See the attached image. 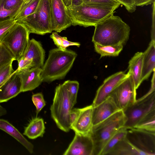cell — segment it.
<instances>
[{
  "instance_id": "1",
  "label": "cell",
  "mask_w": 155,
  "mask_h": 155,
  "mask_svg": "<svg viewBox=\"0 0 155 155\" xmlns=\"http://www.w3.org/2000/svg\"><path fill=\"white\" fill-rule=\"evenodd\" d=\"M94 27L92 40L94 43L103 46L124 45L129 39L130 28L119 16L113 15Z\"/></svg>"
},
{
  "instance_id": "2",
  "label": "cell",
  "mask_w": 155,
  "mask_h": 155,
  "mask_svg": "<svg viewBox=\"0 0 155 155\" xmlns=\"http://www.w3.org/2000/svg\"><path fill=\"white\" fill-rule=\"evenodd\" d=\"M119 6L83 3L78 5L66 8L72 25L87 27L95 26L110 17Z\"/></svg>"
},
{
  "instance_id": "3",
  "label": "cell",
  "mask_w": 155,
  "mask_h": 155,
  "mask_svg": "<svg viewBox=\"0 0 155 155\" xmlns=\"http://www.w3.org/2000/svg\"><path fill=\"white\" fill-rule=\"evenodd\" d=\"M77 56L75 52L67 49L51 50L41 68V76L42 82L50 83L64 78L72 67Z\"/></svg>"
},
{
  "instance_id": "4",
  "label": "cell",
  "mask_w": 155,
  "mask_h": 155,
  "mask_svg": "<svg viewBox=\"0 0 155 155\" xmlns=\"http://www.w3.org/2000/svg\"><path fill=\"white\" fill-rule=\"evenodd\" d=\"M125 121L123 112L120 110L104 120L93 126L89 133L94 144L93 155H100L110 138L119 129L124 127Z\"/></svg>"
},
{
  "instance_id": "5",
  "label": "cell",
  "mask_w": 155,
  "mask_h": 155,
  "mask_svg": "<svg viewBox=\"0 0 155 155\" xmlns=\"http://www.w3.org/2000/svg\"><path fill=\"white\" fill-rule=\"evenodd\" d=\"M73 107L64 83L57 86L50 108L51 115L57 127L65 132L71 129L69 115Z\"/></svg>"
},
{
  "instance_id": "6",
  "label": "cell",
  "mask_w": 155,
  "mask_h": 155,
  "mask_svg": "<svg viewBox=\"0 0 155 155\" xmlns=\"http://www.w3.org/2000/svg\"><path fill=\"white\" fill-rule=\"evenodd\" d=\"M16 22L25 26L30 33L43 35L51 33L49 0H41L33 13Z\"/></svg>"
},
{
  "instance_id": "7",
  "label": "cell",
  "mask_w": 155,
  "mask_h": 155,
  "mask_svg": "<svg viewBox=\"0 0 155 155\" xmlns=\"http://www.w3.org/2000/svg\"><path fill=\"white\" fill-rule=\"evenodd\" d=\"M151 84L148 92L123 110L126 118L124 127L134 128L148 113L155 109V85Z\"/></svg>"
},
{
  "instance_id": "8",
  "label": "cell",
  "mask_w": 155,
  "mask_h": 155,
  "mask_svg": "<svg viewBox=\"0 0 155 155\" xmlns=\"http://www.w3.org/2000/svg\"><path fill=\"white\" fill-rule=\"evenodd\" d=\"M30 33L23 25L16 22L1 42L4 44L18 61L24 55L28 47Z\"/></svg>"
},
{
  "instance_id": "9",
  "label": "cell",
  "mask_w": 155,
  "mask_h": 155,
  "mask_svg": "<svg viewBox=\"0 0 155 155\" xmlns=\"http://www.w3.org/2000/svg\"><path fill=\"white\" fill-rule=\"evenodd\" d=\"M126 139L144 155H155V132L127 129Z\"/></svg>"
},
{
  "instance_id": "10",
  "label": "cell",
  "mask_w": 155,
  "mask_h": 155,
  "mask_svg": "<svg viewBox=\"0 0 155 155\" xmlns=\"http://www.w3.org/2000/svg\"><path fill=\"white\" fill-rule=\"evenodd\" d=\"M136 90L129 73L128 76L112 91L110 97L119 109L123 110L136 100Z\"/></svg>"
},
{
  "instance_id": "11",
  "label": "cell",
  "mask_w": 155,
  "mask_h": 155,
  "mask_svg": "<svg viewBox=\"0 0 155 155\" xmlns=\"http://www.w3.org/2000/svg\"><path fill=\"white\" fill-rule=\"evenodd\" d=\"M52 30L60 32L72 25L71 17L62 0H49Z\"/></svg>"
},
{
  "instance_id": "12",
  "label": "cell",
  "mask_w": 155,
  "mask_h": 155,
  "mask_svg": "<svg viewBox=\"0 0 155 155\" xmlns=\"http://www.w3.org/2000/svg\"><path fill=\"white\" fill-rule=\"evenodd\" d=\"M129 75L128 72H117L105 79L98 89L92 104L93 107L99 105L108 98L114 89Z\"/></svg>"
},
{
  "instance_id": "13",
  "label": "cell",
  "mask_w": 155,
  "mask_h": 155,
  "mask_svg": "<svg viewBox=\"0 0 155 155\" xmlns=\"http://www.w3.org/2000/svg\"><path fill=\"white\" fill-rule=\"evenodd\" d=\"M94 144L89 134L75 133L74 137L64 155H93Z\"/></svg>"
},
{
  "instance_id": "14",
  "label": "cell",
  "mask_w": 155,
  "mask_h": 155,
  "mask_svg": "<svg viewBox=\"0 0 155 155\" xmlns=\"http://www.w3.org/2000/svg\"><path fill=\"white\" fill-rule=\"evenodd\" d=\"M16 71L21 79L22 92L32 91L43 82L41 76V68L33 67Z\"/></svg>"
},
{
  "instance_id": "15",
  "label": "cell",
  "mask_w": 155,
  "mask_h": 155,
  "mask_svg": "<svg viewBox=\"0 0 155 155\" xmlns=\"http://www.w3.org/2000/svg\"><path fill=\"white\" fill-rule=\"evenodd\" d=\"M21 92V79L15 71L0 87V103L7 102Z\"/></svg>"
},
{
  "instance_id": "16",
  "label": "cell",
  "mask_w": 155,
  "mask_h": 155,
  "mask_svg": "<svg viewBox=\"0 0 155 155\" xmlns=\"http://www.w3.org/2000/svg\"><path fill=\"white\" fill-rule=\"evenodd\" d=\"M93 110L92 104L80 108L78 117L71 126V129L75 133L81 134H89L93 127Z\"/></svg>"
},
{
  "instance_id": "17",
  "label": "cell",
  "mask_w": 155,
  "mask_h": 155,
  "mask_svg": "<svg viewBox=\"0 0 155 155\" xmlns=\"http://www.w3.org/2000/svg\"><path fill=\"white\" fill-rule=\"evenodd\" d=\"M120 110L112 98L109 97L99 105L93 107V126L106 119Z\"/></svg>"
},
{
  "instance_id": "18",
  "label": "cell",
  "mask_w": 155,
  "mask_h": 155,
  "mask_svg": "<svg viewBox=\"0 0 155 155\" xmlns=\"http://www.w3.org/2000/svg\"><path fill=\"white\" fill-rule=\"evenodd\" d=\"M45 51L41 43L34 38L30 40L23 57L31 63L32 68H42L44 64Z\"/></svg>"
},
{
  "instance_id": "19",
  "label": "cell",
  "mask_w": 155,
  "mask_h": 155,
  "mask_svg": "<svg viewBox=\"0 0 155 155\" xmlns=\"http://www.w3.org/2000/svg\"><path fill=\"white\" fill-rule=\"evenodd\" d=\"M141 81L147 79L155 70V41L151 40L149 46L143 52Z\"/></svg>"
},
{
  "instance_id": "20",
  "label": "cell",
  "mask_w": 155,
  "mask_h": 155,
  "mask_svg": "<svg viewBox=\"0 0 155 155\" xmlns=\"http://www.w3.org/2000/svg\"><path fill=\"white\" fill-rule=\"evenodd\" d=\"M143 57V52H137L130 60L128 63V72L132 78L136 89L142 82L141 74Z\"/></svg>"
},
{
  "instance_id": "21",
  "label": "cell",
  "mask_w": 155,
  "mask_h": 155,
  "mask_svg": "<svg viewBox=\"0 0 155 155\" xmlns=\"http://www.w3.org/2000/svg\"><path fill=\"white\" fill-rule=\"evenodd\" d=\"M0 129L15 139L24 146L30 153H33V144L28 140L17 128L8 121L0 119Z\"/></svg>"
},
{
  "instance_id": "22",
  "label": "cell",
  "mask_w": 155,
  "mask_h": 155,
  "mask_svg": "<svg viewBox=\"0 0 155 155\" xmlns=\"http://www.w3.org/2000/svg\"><path fill=\"white\" fill-rule=\"evenodd\" d=\"M45 127L43 119L37 117L32 118L25 128L23 134L29 139H34L42 137L45 133Z\"/></svg>"
},
{
  "instance_id": "23",
  "label": "cell",
  "mask_w": 155,
  "mask_h": 155,
  "mask_svg": "<svg viewBox=\"0 0 155 155\" xmlns=\"http://www.w3.org/2000/svg\"><path fill=\"white\" fill-rule=\"evenodd\" d=\"M107 155H144L125 138L120 141Z\"/></svg>"
},
{
  "instance_id": "24",
  "label": "cell",
  "mask_w": 155,
  "mask_h": 155,
  "mask_svg": "<svg viewBox=\"0 0 155 155\" xmlns=\"http://www.w3.org/2000/svg\"><path fill=\"white\" fill-rule=\"evenodd\" d=\"M94 44L95 51L100 54V58L106 56H117L123 48V45L122 44L103 46L97 43Z\"/></svg>"
},
{
  "instance_id": "25",
  "label": "cell",
  "mask_w": 155,
  "mask_h": 155,
  "mask_svg": "<svg viewBox=\"0 0 155 155\" xmlns=\"http://www.w3.org/2000/svg\"><path fill=\"white\" fill-rule=\"evenodd\" d=\"M127 129L123 127L109 140L104 147L100 155H107L120 141L125 138Z\"/></svg>"
},
{
  "instance_id": "26",
  "label": "cell",
  "mask_w": 155,
  "mask_h": 155,
  "mask_svg": "<svg viewBox=\"0 0 155 155\" xmlns=\"http://www.w3.org/2000/svg\"><path fill=\"white\" fill-rule=\"evenodd\" d=\"M134 128L155 132V109L151 110L146 114Z\"/></svg>"
},
{
  "instance_id": "27",
  "label": "cell",
  "mask_w": 155,
  "mask_h": 155,
  "mask_svg": "<svg viewBox=\"0 0 155 155\" xmlns=\"http://www.w3.org/2000/svg\"><path fill=\"white\" fill-rule=\"evenodd\" d=\"M41 0H30L23 3L14 18L15 21L21 19L33 13L37 8Z\"/></svg>"
},
{
  "instance_id": "28",
  "label": "cell",
  "mask_w": 155,
  "mask_h": 155,
  "mask_svg": "<svg viewBox=\"0 0 155 155\" xmlns=\"http://www.w3.org/2000/svg\"><path fill=\"white\" fill-rule=\"evenodd\" d=\"M54 44L58 48L63 50L70 46H76L79 47L80 44L79 43L73 42L68 40L66 37H61L56 32H53L50 36Z\"/></svg>"
},
{
  "instance_id": "29",
  "label": "cell",
  "mask_w": 155,
  "mask_h": 155,
  "mask_svg": "<svg viewBox=\"0 0 155 155\" xmlns=\"http://www.w3.org/2000/svg\"><path fill=\"white\" fill-rule=\"evenodd\" d=\"M67 89L70 101L74 106L77 103L79 83L76 81L67 80L64 83Z\"/></svg>"
},
{
  "instance_id": "30",
  "label": "cell",
  "mask_w": 155,
  "mask_h": 155,
  "mask_svg": "<svg viewBox=\"0 0 155 155\" xmlns=\"http://www.w3.org/2000/svg\"><path fill=\"white\" fill-rule=\"evenodd\" d=\"M15 60L8 48L2 43L0 42V68Z\"/></svg>"
},
{
  "instance_id": "31",
  "label": "cell",
  "mask_w": 155,
  "mask_h": 155,
  "mask_svg": "<svg viewBox=\"0 0 155 155\" xmlns=\"http://www.w3.org/2000/svg\"><path fill=\"white\" fill-rule=\"evenodd\" d=\"M20 9H6L4 6V0H0V22L9 19H14Z\"/></svg>"
},
{
  "instance_id": "32",
  "label": "cell",
  "mask_w": 155,
  "mask_h": 155,
  "mask_svg": "<svg viewBox=\"0 0 155 155\" xmlns=\"http://www.w3.org/2000/svg\"><path fill=\"white\" fill-rule=\"evenodd\" d=\"M12 62L0 68V87L14 71Z\"/></svg>"
},
{
  "instance_id": "33",
  "label": "cell",
  "mask_w": 155,
  "mask_h": 155,
  "mask_svg": "<svg viewBox=\"0 0 155 155\" xmlns=\"http://www.w3.org/2000/svg\"><path fill=\"white\" fill-rule=\"evenodd\" d=\"M16 23V21L14 19L0 22V42Z\"/></svg>"
},
{
  "instance_id": "34",
  "label": "cell",
  "mask_w": 155,
  "mask_h": 155,
  "mask_svg": "<svg viewBox=\"0 0 155 155\" xmlns=\"http://www.w3.org/2000/svg\"><path fill=\"white\" fill-rule=\"evenodd\" d=\"M32 100L36 108V116L46 105L43 94L38 93L32 96Z\"/></svg>"
},
{
  "instance_id": "35",
  "label": "cell",
  "mask_w": 155,
  "mask_h": 155,
  "mask_svg": "<svg viewBox=\"0 0 155 155\" xmlns=\"http://www.w3.org/2000/svg\"><path fill=\"white\" fill-rule=\"evenodd\" d=\"M4 6L8 10L20 9L23 3V0H4Z\"/></svg>"
},
{
  "instance_id": "36",
  "label": "cell",
  "mask_w": 155,
  "mask_h": 155,
  "mask_svg": "<svg viewBox=\"0 0 155 155\" xmlns=\"http://www.w3.org/2000/svg\"><path fill=\"white\" fill-rule=\"evenodd\" d=\"M83 3L107 5H120L121 4L115 0H83Z\"/></svg>"
},
{
  "instance_id": "37",
  "label": "cell",
  "mask_w": 155,
  "mask_h": 155,
  "mask_svg": "<svg viewBox=\"0 0 155 155\" xmlns=\"http://www.w3.org/2000/svg\"><path fill=\"white\" fill-rule=\"evenodd\" d=\"M18 67L16 70L17 71L26 70L32 68L31 63L25 59L23 56L22 57L17 61Z\"/></svg>"
},
{
  "instance_id": "38",
  "label": "cell",
  "mask_w": 155,
  "mask_h": 155,
  "mask_svg": "<svg viewBox=\"0 0 155 155\" xmlns=\"http://www.w3.org/2000/svg\"><path fill=\"white\" fill-rule=\"evenodd\" d=\"M123 5L129 12H134L136 9L133 0H115Z\"/></svg>"
},
{
  "instance_id": "39",
  "label": "cell",
  "mask_w": 155,
  "mask_h": 155,
  "mask_svg": "<svg viewBox=\"0 0 155 155\" xmlns=\"http://www.w3.org/2000/svg\"><path fill=\"white\" fill-rule=\"evenodd\" d=\"M80 111V108H74L72 109L71 111L69 114V119L71 126L74 124L78 117Z\"/></svg>"
},
{
  "instance_id": "40",
  "label": "cell",
  "mask_w": 155,
  "mask_h": 155,
  "mask_svg": "<svg viewBox=\"0 0 155 155\" xmlns=\"http://www.w3.org/2000/svg\"><path fill=\"white\" fill-rule=\"evenodd\" d=\"M155 0H133L136 6H143L155 2Z\"/></svg>"
},
{
  "instance_id": "41",
  "label": "cell",
  "mask_w": 155,
  "mask_h": 155,
  "mask_svg": "<svg viewBox=\"0 0 155 155\" xmlns=\"http://www.w3.org/2000/svg\"><path fill=\"white\" fill-rule=\"evenodd\" d=\"M83 3V0H72V6H77Z\"/></svg>"
},
{
  "instance_id": "42",
  "label": "cell",
  "mask_w": 155,
  "mask_h": 155,
  "mask_svg": "<svg viewBox=\"0 0 155 155\" xmlns=\"http://www.w3.org/2000/svg\"><path fill=\"white\" fill-rule=\"evenodd\" d=\"M7 113L6 109L0 104V117L5 115Z\"/></svg>"
},
{
  "instance_id": "43",
  "label": "cell",
  "mask_w": 155,
  "mask_h": 155,
  "mask_svg": "<svg viewBox=\"0 0 155 155\" xmlns=\"http://www.w3.org/2000/svg\"><path fill=\"white\" fill-rule=\"evenodd\" d=\"M62 1L66 7L71 5L72 0H62Z\"/></svg>"
},
{
  "instance_id": "44",
  "label": "cell",
  "mask_w": 155,
  "mask_h": 155,
  "mask_svg": "<svg viewBox=\"0 0 155 155\" xmlns=\"http://www.w3.org/2000/svg\"><path fill=\"white\" fill-rule=\"evenodd\" d=\"M23 0V3L26 2L30 0Z\"/></svg>"
}]
</instances>
